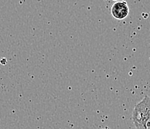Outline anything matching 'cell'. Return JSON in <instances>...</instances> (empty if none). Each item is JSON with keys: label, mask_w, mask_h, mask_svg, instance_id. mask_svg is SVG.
Returning <instances> with one entry per match:
<instances>
[{"label": "cell", "mask_w": 150, "mask_h": 129, "mask_svg": "<svg viewBox=\"0 0 150 129\" xmlns=\"http://www.w3.org/2000/svg\"><path fill=\"white\" fill-rule=\"evenodd\" d=\"M110 13L116 20H124L129 14V8L128 3L125 1H117L111 6Z\"/></svg>", "instance_id": "1"}, {"label": "cell", "mask_w": 150, "mask_h": 129, "mask_svg": "<svg viewBox=\"0 0 150 129\" xmlns=\"http://www.w3.org/2000/svg\"><path fill=\"white\" fill-rule=\"evenodd\" d=\"M113 1H115V2H117V1H119V0H113Z\"/></svg>", "instance_id": "3"}, {"label": "cell", "mask_w": 150, "mask_h": 129, "mask_svg": "<svg viewBox=\"0 0 150 129\" xmlns=\"http://www.w3.org/2000/svg\"><path fill=\"white\" fill-rule=\"evenodd\" d=\"M148 46H149V49H150V38H149V40Z\"/></svg>", "instance_id": "2"}]
</instances>
